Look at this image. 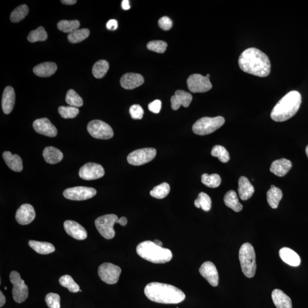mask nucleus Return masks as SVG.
I'll use <instances>...</instances> for the list:
<instances>
[{"instance_id": "f257e3e1", "label": "nucleus", "mask_w": 308, "mask_h": 308, "mask_svg": "<svg viewBox=\"0 0 308 308\" xmlns=\"http://www.w3.org/2000/svg\"><path fill=\"white\" fill-rule=\"evenodd\" d=\"M238 63L244 72L253 76L265 77L271 72V62L267 54L255 47L244 51L239 58Z\"/></svg>"}, {"instance_id": "f03ea898", "label": "nucleus", "mask_w": 308, "mask_h": 308, "mask_svg": "<svg viewBox=\"0 0 308 308\" xmlns=\"http://www.w3.org/2000/svg\"><path fill=\"white\" fill-rule=\"evenodd\" d=\"M144 292L150 300L160 304H179L185 298L184 292L177 287L158 282L147 284Z\"/></svg>"}, {"instance_id": "7ed1b4c3", "label": "nucleus", "mask_w": 308, "mask_h": 308, "mask_svg": "<svg viewBox=\"0 0 308 308\" xmlns=\"http://www.w3.org/2000/svg\"><path fill=\"white\" fill-rule=\"evenodd\" d=\"M301 104L300 93L296 91L289 92L273 108L271 117L275 122L286 121L297 113Z\"/></svg>"}, {"instance_id": "20e7f679", "label": "nucleus", "mask_w": 308, "mask_h": 308, "mask_svg": "<svg viewBox=\"0 0 308 308\" xmlns=\"http://www.w3.org/2000/svg\"><path fill=\"white\" fill-rule=\"evenodd\" d=\"M137 253L142 259L154 264H164L172 259V253L169 249L157 246L149 240L139 244Z\"/></svg>"}, {"instance_id": "39448f33", "label": "nucleus", "mask_w": 308, "mask_h": 308, "mask_svg": "<svg viewBox=\"0 0 308 308\" xmlns=\"http://www.w3.org/2000/svg\"><path fill=\"white\" fill-rule=\"evenodd\" d=\"M239 257L244 275L248 278L254 277L256 270V255L251 244H243L240 247Z\"/></svg>"}, {"instance_id": "423d86ee", "label": "nucleus", "mask_w": 308, "mask_h": 308, "mask_svg": "<svg viewBox=\"0 0 308 308\" xmlns=\"http://www.w3.org/2000/svg\"><path fill=\"white\" fill-rule=\"evenodd\" d=\"M225 123V120L221 116L203 117L199 120L192 126L193 132L199 136H205L215 132Z\"/></svg>"}, {"instance_id": "0eeeda50", "label": "nucleus", "mask_w": 308, "mask_h": 308, "mask_svg": "<svg viewBox=\"0 0 308 308\" xmlns=\"http://www.w3.org/2000/svg\"><path fill=\"white\" fill-rule=\"evenodd\" d=\"M118 222L119 219L116 215L108 214L98 217L95 221V225L102 236L107 239H111L115 235L114 224Z\"/></svg>"}, {"instance_id": "6e6552de", "label": "nucleus", "mask_w": 308, "mask_h": 308, "mask_svg": "<svg viewBox=\"0 0 308 308\" xmlns=\"http://www.w3.org/2000/svg\"><path fill=\"white\" fill-rule=\"evenodd\" d=\"M10 281L14 285L13 288V298L16 303H22L27 299L29 295V289L25 281L22 280L20 275L17 271L11 273Z\"/></svg>"}, {"instance_id": "1a4fd4ad", "label": "nucleus", "mask_w": 308, "mask_h": 308, "mask_svg": "<svg viewBox=\"0 0 308 308\" xmlns=\"http://www.w3.org/2000/svg\"><path fill=\"white\" fill-rule=\"evenodd\" d=\"M88 131L94 139H109L114 136L113 129L105 122L100 120H94L88 123Z\"/></svg>"}, {"instance_id": "9d476101", "label": "nucleus", "mask_w": 308, "mask_h": 308, "mask_svg": "<svg viewBox=\"0 0 308 308\" xmlns=\"http://www.w3.org/2000/svg\"><path fill=\"white\" fill-rule=\"evenodd\" d=\"M121 269L111 263L105 262L98 268V275L102 281L108 284H115L119 280L121 274Z\"/></svg>"}, {"instance_id": "9b49d317", "label": "nucleus", "mask_w": 308, "mask_h": 308, "mask_svg": "<svg viewBox=\"0 0 308 308\" xmlns=\"http://www.w3.org/2000/svg\"><path fill=\"white\" fill-rule=\"evenodd\" d=\"M156 155L153 148L141 149L134 151L127 156V161L133 166H140L152 161Z\"/></svg>"}, {"instance_id": "f8f14e48", "label": "nucleus", "mask_w": 308, "mask_h": 308, "mask_svg": "<svg viewBox=\"0 0 308 308\" xmlns=\"http://www.w3.org/2000/svg\"><path fill=\"white\" fill-rule=\"evenodd\" d=\"M96 194L97 191L95 189L83 186L67 188L63 192L64 197L67 200L77 201L89 200Z\"/></svg>"}, {"instance_id": "ddd939ff", "label": "nucleus", "mask_w": 308, "mask_h": 308, "mask_svg": "<svg viewBox=\"0 0 308 308\" xmlns=\"http://www.w3.org/2000/svg\"><path fill=\"white\" fill-rule=\"evenodd\" d=\"M187 83L188 89L194 93L207 92L213 88L210 79L199 74L189 77Z\"/></svg>"}, {"instance_id": "4468645a", "label": "nucleus", "mask_w": 308, "mask_h": 308, "mask_svg": "<svg viewBox=\"0 0 308 308\" xmlns=\"http://www.w3.org/2000/svg\"><path fill=\"white\" fill-rule=\"evenodd\" d=\"M105 169L101 165L95 163H88L79 169V175L86 181H92L103 177Z\"/></svg>"}, {"instance_id": "2eb2a0df", "label": "nucleus", "mask_w": 308, "mask_h": 308, "mask_svg": "<svg viewBox=\"0 0 308 308\" xmlns=\"http://www.w3.org/2000/svg\"><path fill=\"white\" fill-rule=\"evenodd\" d=\"M33 126L34 130L38 134L51 138L57 136L58 131L56 127L47 118L38 119L34 122Z\"/></svg>"}, {"instance_id": "dca6fc26", "label": "nucleus", "mask_w": 308, "mask_h": 308, "mask_svg": "<svg viewBox=\"0 0 308 308\" xmlns=\"http://www.w3.org/2000/svg\"><path fill=\"white\" fill-rule=\"evenodd\" d=\"M200 275L213 287H216L219 284V274L213 262H206L201 265L200 268Z\"/></svg>"}, {"instance_id": "f3484780", "label": "nucleus", "mask_w": 308, "mask_h": 308, "mask_svg": "<svg viewBox=\"0 0 308 308\" xmlns=\"http://www.w3.org/2000/svg\"><path fill=\"white\" fill-rule=\"evenodd\" d=\"M36 217L34 208L30 204H24L18 208L15 214V219L21 225H28Z\"/></svg>"}, {"instance_id": "a211bd4d", "label": "nucleus", "mask_w": 308, "mask_h": 308, "mask_svg": "<svg viewBox=\"0 0 308 308\" xmlns=\"http://www.w3.org/2000/svg\"><path fill=\"white\" fill-rule=\"evenodd\" d=\"M64 229L67 234L73 238L83 240L87 238V231L81 224L73 220H66L63 224Z\"/></svg>"}, {"instance_id": "6ab92c4d", "label": "nucleus", "mask_w": 308, "mask_h": 308, "mask_svg": "<svg viewBox=\"0 0 308 308\" xmlns=\"http://www.w3.org/2000/svg\"><path fill=\"white\" fill-rule=\"evenodd\" d=\"M144 80L143 76L137 73L125 74L120 80L122 87L127 90L136 89L142 85Z\"/></svg>"}, {"instance_id": "aec40b11", "label": "nucleus", "mask_w": 308, "mask_h": 308, "mask_svg": "<svg viewBox=\"0 0 308 308\" xmlns=\"http://www.w3.org/2000/svg\"><path fill=\"white\" fill-rule=\"evenodd\" d=\"M192 100V97L190 93L178 90L171 98V108L174 110H178L181 106L188 108Z\"/></svg>"}, {"instance_id": "412c9836", "label": "nucleus", "mask_w": 308, "mask_h": 308, "mask_svg": "<svg viewBox=\"0 0 308 308\" xmlns=\"http://www.w3.org/2000/svg\"><path fill=\"white\" fill-rule=\"evenodd\" d=\"M15 101L14 89L11 86H7L3 92L2 97V108L6 114H10L14 109Z\"/></svg>"}, {"instance_id": "4be33fe9", "label": "nucleus", "mask_w": 308, "mask_h": 308, "mask_svg": "<svg viewBox=\"0 0 308 308\" xmlns=\"http://www.w3.org/2000/svg\"><path fill=\"white\" fill-rule=\"evenodd\" d=\"M292 167H293V163L290 160L282 158L276 160L272 162L270 171L279 177H283L290 171Z\"/></svg>"}, {"instance_id": "5701e85b", "label": "nucleus", "mask_w": 308, "mask_h": 308, "mask_svg": "<svg viewBox=\"0 0 308 308\" xmlns=\"http://www.w3.org/2000/svg\"><path fill=\"white\" fill-rule=\"evenodd\" d=\"M279 255L282 261L292 267H298L301 263L299 255L293 249L284 247L279 251Z\"/></svg>"}, {"instance_id": "b1692460", "label": "nucleus", "mask_w": 308, "mask_h": 308, "mask_svg": "<svg viewBox=\"0 0 308 308\" xmlns=\"http://www.w3.org/2000/svg\"><path fill=\"white\" fill-rule=\"evenodd\" d=\"M272 298L277 308H293V303L291 298L284 292L278 289L273 291Z\"/></svg>"}, {"instance_id": "393cba45", "label": "nucleus", "mask_w": 308, "mask_h": 308, "mask_svg": "<svg viewBox=\"0 0 308 308\" xmlns=\"http://www.w3.org/2000/svg\"><path fill=\"white\" fill-rule=\"evenodd\" d=\"M238 192L239 197L242 200H248L255 192V188L248 178L242 176L239 180Z\"/></svg>"}, {"instance_id": "a878e982", "label": "nucleus", "mask_w": 308, "mask_h": 308, "mask_svg": "<svg viewBox=\"0 0 308 308\" xmlns=\"http://www.w3.org/2000/svg\"><path fill=\"white\" fill-rule=\"evenodd\" d=\"M57 70L56 63L46 62L39 64L33 68V73L38 77H50L56 73Z\"/></svg>"}, {"instance_id": "bb28decb", "label": "nucleus", "mask_w": 308, "mask_h": 308, "mask_svg": "<svg viewBox=\"0 0 308 308\" xmlns=\"http://www.w3.org/2000/svg\"><path fill=\"white\" fill-rule=\"evenodd\" d=\"M3 158H4L6 164L13 171L15 172H21L23 169L22 166V160L21 157L17 154H13L9 152H5L3 153Z\"/></svg>"}, {"instance_id": "cd10ccee", "label": "nucleus", "mask_w": 308, "mask_h": 308, "mask_svg": "<svg viewBox=\"0 0 308 308\" xmlns=\"http://www.w3.org/2000/svg\"><path fill=\"white\" fill-rule=\"evenodd\" d=\"M43 155L45 160L52 165L62 161L63 157L62 153L60 150L52 146L46 147L44 150Z\"/></svg>"}, {"instance_id": "c85d7f7f", "label": "nucleus", "mask_w": 308, "mask_h": 308, "mask_svg": "<svg viewBox=\"0 0 308 308\" xmlns=\"http://www.w3.org/2000/svg\"><path fill=\"white\" fill-rule=\"evenodd\" d=\"M29 246L41 255H48L55 251V247L50 243L30 240Z\"/></svg>"}, {"instance_id": "c756f323", "label": "nucleus", "mask_w": 308, "mask_h": 308, "mask_svg": "<svg viewBox=\"0 0 308 308\" xmlns=\"http://www.w3.org/2000/svg\"><path fill=\"white\" fill-rule=\"evenodd\" d=\"M224 201L228 207L236 213H239L243 209V205L240 203L235 191L230 190L227 192L224 197Z\"/></svg>"}, {"instance_id": "7c9ffc66", "label": "nucleus", "mask_w": 308, "mask_h": 308, "mask_svg": "<svg viewBox=\"0 0 308 308\" xmlns=\"http://www.w3.org/2000/svg\"><path fill=\"white\" fill-rule=\"evenodd\" d=\"M282 192L280 188L272 185L267 192V201L270 207L276 209L278 206L279 203L282 198Z\"/></svg>"}, {"instance_id": "2f4dec72", "label": "nucleus", "mask_w": 308, "mask_h": 308, "mask_svg": "<svg viewBox=\"0 0 308 308\" xmlns=\"http://www.w3.org/2000/svg\"><path fill=\"white\" fill-rule=\"evenodd\" d=\"M108 69L109 64L107 61L99 60L92 67V75L96 78H102L107 75Z\"/></svg>"}, {"instance_id": "473e14b6", "label": "nucleus", "mask_w": 308, "mask_h": 308, "mask_svg": "<svg viewBox=\"0 0 308 308\" xmlns=\"http://www.w3.org/2000/svg\"><path fill=\"white\" fill-rule=\"evenodd\" d=\"M80 22L78 20H62L57 24V28L60 31L65 33H71L78 30Z\"/></svg>"}, {"instance_id": "72a5a7b5", "label": "nucleus", "mask_w": 308, "mask_h": 308, "mask_svg": "<svg viewBox=\"0 0 308 308\" xmlns=\"http://www.w3.org/2000/svg\"><path fill=\"white\" fill-rule=\"evenodd\" d=\"M90 35V31L88 29H81L77 30L68 34L67 38L70 43L77 44L85 40Z\"/></svg>"}, {"instance_id": "f704fd0d", "label": "nucleus", "mask_w": 308, "mask_h": 308, "mask_svg": "<svg viewBox=\"0 0 308 308\" xmlns=\"http://www.w3.org/2000/svg\"><path fill=\"white\" fill-rule=\"evenodd\" d=\"M170 192L169 185L168 183H163L153 188L150 191V195L152 197L162 200L169 195Z\"/></svg>"}, {"instance_id": "c9c22d12", "label": "nucleus", "mask_w": 308, "mask_h": 308, "mask_svg": "<svg viewBox=\"0 0 308 308\" xmlns=\"http://www.w3.org/2000/svg\"><path fill=\"white\" fill-rule=\"evenodd\" d=\"M212 201L210 197L204 192H200L198 197L195 200L196 207L201 208L204 211H209L211 208Z\"/></svg>"}, {"instance_id": "e433bc0d", "label": "nucleus", "mask_w": 308, "mask_h": 308, "mask_svg": "<svg viewBox=\"0 0 308 308\" xmlns=\"http://www.w3.org/2000/svg\"><path fill=\"white\" fill-rule=\"evenodd\" d=\"M59 282L62 287L68 289L70 293H77L80 291L79 286L69 275H64L61 277Z\"/></svg>"}, {"instance_id": "4c0bfd02", "label": "nucleus", "mask_w": 308, "mask_h": 308, "mask_svg": "<svg viewBox=\"0 0 308 308\" xmlns=\"http://www.w3.org/2000/svg\"><path fill=\"white\" fill-rule=\"evenodd\" d=\"M29 8L27 5H21L16 8L11 15V20L12 22H18L24 19L28 15Z\"/></svg>"}, {"instance_id": "58836bf2", "label": "nucleus", "mask_w": 308, "mask_h": 308, "mask_svg": "<svg viewBox=\"0 0 308 308\" xmlns=\"http://www.w3.org/2000/svg\"><path fill=\"white\" fill-rule=\"evenodd\" d=\"M220 176L216 174L208 175L204 174L201 176L202 184L210 188H216L221 184Z\"/></svg>"}, {"instance_id": "ea45409f", "label": "nucleus", "mask_w": 308, "mask_h": 308, "mask_svg": "<svg viewBox=\"0 0 308 308\" xmlns=\"http://www.w3.org/2000/svg\"><path fill=\"white\" fill-rule=\"evenodd\" d=\"M66 102L70 107L80 108L83 105L82 98L73 89H70L66 93Z\"/></svg>"}, {"instance_id": "a19ab883", "label": "nucleus", "mask_w": 308, "mask_h": 308, "mask_svg": "<svg viewBox=\"0 0 308 308\" xmlns=\"http://www.w3.org/2000/svg\"><path fill=\"white\" fill-rule=\"evenodd\" d=\"M47 38V32L43 27H40L37 30L32 31L28 36V40L31 43H36L38 41H44L46 40Z\"/></svg>"}, {"instance_id": "79ce46f5", "label": "nucleus", "mask_w": 308, "mask_h": 308, "mask_svg": "<svg viewBox=\"0 0 308 308\" xmlns=\"http://www.w3.org/2000/svg\"><path fill=\"white\" fill-rule=\"evenodd\" d=\"M211 155L214 157H217L222 163H227L230 159L229 153L225 147L220 145H216L213 147L211 151Z\"/></svg>"}, {"instance_id": "37998d69", "label": "nucleus", "mask_w": 308, "mask_h": 308, "mask_svg": "<svg viewBox=\"0 0 308 308\" xmlns=\"http://www.w3.org/2000/svg\"><path fill=\"white\" fill-rule=\"evenodd\" d=\"M147 49L154 52L163 53L168 47V44L163 41H152L147 44Z\"/></svg>"}, {"instance_id": "c03bdc74", "label": "nucleus", "mask_w": 308, "mask_h": 308, "mask_svg": "<svg viewBox=\"0 0 308 308\" xmlns=\"http://www.w3.org/2000/svg\"><path fill=\"white\" fill-rule=\"evenodd\" d=\"M59 112L63 118L69 119L75 118L79 113L78 108L72 107H60Z\"/></svg>"}, {"instance_id": "a18cd8bd", "label": "nucleus", "mask_w": 308, "mask_h": 308, "mask_svg": "<svg viewBox=\"0 0 308 308\" xmlns=\"http://www.w3.org/2000/svg\"><path fill=\"white\" fill-rule=\"evenodd\" d=\"M45 300L49 308H61V298L59 294L54 293H48Z\"/></svg>"}, {"instance_id": "49530a36", "label": "nucleus", "mask_w": 308, "mask_h": 308, "mask_svg": "<svg viewBox=\"0 0 308 308\" xmlns=\"http://www.w3.org/2000/svg\"><path fill=\"white\" fill-rule=\"evenodd\" d=\"M130 113L134 120H141L143 118L144 111L139 105H133L130 108Z\"/></svg>"}, {"instance_id": "de8ad7c7", "label": "nucleus", "mask_w": 308, "mask_h": 308, "mask_svg": "<svg viewBox=\"0 0 308 308\" xmlns=\"http://www.w3.org/2000/svg\"><path fill=\"white\" fill-rule=\"evenodd\" d=\"M159 27L164 31H169L172 27V22L168 17H163L158 21Z\"/></svg>"}, {"instance_id": "09e8293b", "label": "nucleus", "mask_w": 308, "mask_h": 308, "mask_svg": "<svg viewBox=\"0 0 308 308\" xmlns=\"http://www.w3.org/2000/svg\"><path fill=\"white\" fill-rule=\"evenodd\" d=\"M149 110L152 113L158 114L162 108V102L159 99L151 102L148 106Z\"/></svg>"}, {"instance_id": "8fccbe9b", "label": "nucleus", "mask_w": 308, "mask_h": 308, "mask_svg": "<svg viewBox=\"0 0 308 308\" xmlns=\"http://www.w3.org/2000/svg\"><path fill=\"white\" fill-rule=\"evenodd\" d=\"M107 27L108 30L115 31L118 28V22L115 20H110L108 22Z\"/></svg>"}, {"instance_id": "3c124183", "label": "nucleus", "mask_w": 308, "mask_h": 308, "mask_svg": "<svg viewBox=\"0 0 308 308\" xmlns=\"http://www.w3.org/2000/svg\"><path fill=\"white\" fill-rule=\"evenodd\" d=\"M122 8L123 10L127 11L130 9V6L129 4V1L128 0H123L122 2Z\"/></svg>"}, {"instance_id": "603ef678", "label": "nucleus", "mask_w": 308, "mask_h": 308, "mask_svg": "<svg viewBox=\"0 0 308 308\" xmlns=\"http://www.w3.org/2000/svg\"><path fill=\"white\" fill-rule=\"evenodd\" d=\"M6 303V298L4 295L2 293L1 291H0V307H2L4 306Z\"/></svg>"}, {"instance_id": "864d4df0", "label": "nucleus", "mask_w": 308, "mask_h": 308, "mask_svg": "<svg viewBox=\"0 0 308 308\" xmlns=\"http://www.w3.org/2000/svg\"><path fill=\"white\" fill-rule=\"evenodd\" d=\"M119 224H121L122 226H125L127 223V220L126 217H122L120 219H119Z\"/></svg>"}, {"instance_id": "5fc2aeb1", "label": "nucleus", "mask_w": 308, "mask_h": 308, "mask_svg": "<svg viewBox=\"0 0 308 308\" xmlns=\"http://www.w3.org/2000/svg\"><path fill=\"white\" fill-rule=\"evenodd\" d=\"M62 2L63 4L71 5L75 4L77 1L76 0H62Z\"/></svg>"}, {"instance_id": "6e6d98bb", "label": "nucleus", "mask_w": 308, "mask_h": 308, "mask_svg": "<svg viewBox=\"0 0 308 308\" xmlns=\"http://www.w3.org/2000/svg\"><path fill=\"white\" fill-rule=\"evenodd\" d=\"M154 243H155V245H156L157 246H162L163 245L162 243L160 242V240H154Z\"/></svg>"}, {"instance_id": "4d7b16f0", "label": "nucleus", "mask_w": 308, "mask_h": 308, "mask_svg": "<svg viewBox=\"0 0 308 308\" xmlns=\"http://www.w3.org/2000/svg\"><path fill=\"white\" fill-rule=\"evenodd\" d=\"M306 152L308 158V145L306 147Z\"/></svg>"}, {"instance_id": "13d9d810", "label": "nucleus", "mask_w": 308, "mask_h": 308, "mask_svg": "<svg viewBox=\"0 0 308 308\" xmlns=\"http://www.w3.org/2000/svg\"><path fill=\"white\" fill-rule=\"evenodd\" d=\"M206 77H207V78H209V77H210V75H207Z\"/></svg>"}]
</instances>
